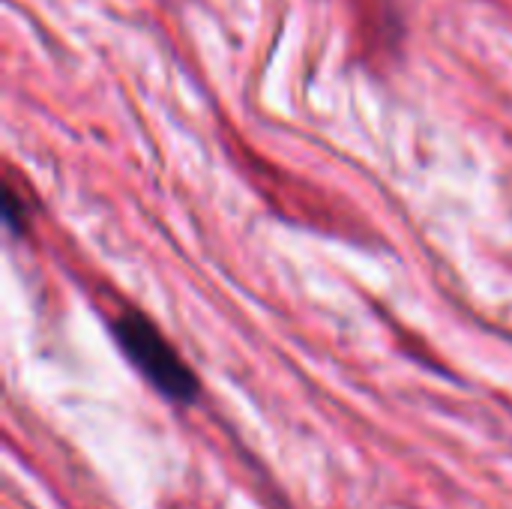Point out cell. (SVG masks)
<instances>
[{
    "instance_id": "7a4b0ae2",
    "label": "cell",
    "mask_w": 512,
    "mask_h": 509,
    "mask_svg": "<svg viewBox=\"0 0 512 509\" xmlns=\"http://www.w3.org/2000/svg\"><path fill=\"white\" fill-rule=\"evenodd\" d=\"M3 216H6V225L18 234L30 231L33 225V198L15 189L12 171H6V180H3Z\"/></svg>"
},
{
    "instance_id": "6da1fadb",
    "label": "cell",
    "mask_w": 512,
    "mask_h": 509,
    "mask_svg": "<svg viewBox=\"0 0 512 509\" xmlns=\"http://www.w3.org/2000/svg\"><path fill=\"white\" fill-rule=\"evenodd\" d=\"M111 333L123 357L132 369L168 402L192 405L201 393V381L195 369L180 357V351L168 342V336L138 309L117 312L111 321Z\"/></svg>"
}]
</instances>
